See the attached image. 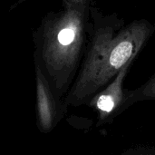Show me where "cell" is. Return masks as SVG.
<instances>
[{
    "label": "cell",
    "mask_w": 155,
    "mask_h": 155,
    "mask_svg": "<svg viewBox=\"0 0 155 155\" xmlns=\"http://www.w3.org/2000/svg\"><path fill=\"white\" fill-rule=\"evenodd\" d=\"M154 34L155 23L150 20L140 18L126 24L119 14L104 13L92 5L85 51L66 104H87L129 62L135 60Z\"/></svg>",
    "instance_id": "6da1fadb"
},
{
    "label": "cell",
    "mask_w": 155,
    "mask_h": 155,
    "mask_svg": "<svg viewBox=\"0 0 155 155\" xmlns=\"http://www.w3.org/2000/svg\"><path fill=\"white\" fill-rule=\"evenodd\" d=\"M117 155H155V146L132 147Z\"/></svg>",
    "instance_id": "8992f818"
},
{
    "label": "cell",
    "mask_w": 155,
    "mask_h": 155,
    "mask_svg": "<svg viewBox=\"0 0 155 155\" xmlns=\"http://www.w3.org/2000/svg\"><path fill=\"white\" fill-rule=\"evenodd\" d=\"M61 8L48 13L34 33L35 59L55 90L71 84L87 42L91 0H61Z\"/></svg>",
    "instance_id": "7a4b0ae2"
},
{
    "label": "cell",
    "mask_w": 155,
    "mask_h": 155,
    "mask_svg": "<svg viewBox=\"0 0 155 155\" xmlns=\"http://www.w3.org/2000/svg\"><path fill=\"white\" fill-rule=\"evenodd\" d=\"M36 64V84H37V106L40 125L43 130H50L55 120L56 111L55 104L49 89L48 82L45 74L40 65Z\"/></svg>",
    "instance_id": "277c9868"
},
{
    "label": "cell",
    "mask_w": 155,
    "mask_h": 155,
    "mask_svg": "<svg viewBox=\"0 0 155 155\" xmlns=\"http://www.w3.org/2000/svg\"><path fill=\"white\" fill-rule=\"evenodd\" d=\"M153 100H155V73L143 84L136 89L125 90L124 111L137 103Z\"/></svg>",
    "instance_id": "5b68a950"
},
{
    "label": "cell",
    "mask_w": 155,
    "mask_h": 155,
    "mask_svg": "<svg viewBox=\"0 0 155 155\" xmlns=\"http://www.w3.org/2000/svg\"><path fill=\"white\" fill-rule=\"evenodd\" d=\"M134 62H129L104 88L88 102L87 104L97 114V126L112 123L117 115L124 112L125 100L124 82Z\"/></svg>",
    "instance_id": "3957f363"
}]
</instances>
